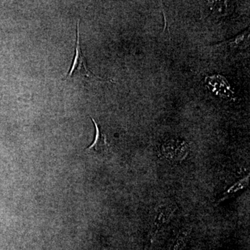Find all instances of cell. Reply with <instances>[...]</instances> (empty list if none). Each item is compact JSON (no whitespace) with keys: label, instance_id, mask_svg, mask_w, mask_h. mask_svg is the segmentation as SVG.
<instances>
[{"label":"cell","instance_id":"5b68a950","mask_svg":"<svg viewBox=\"0 0 250 250\" xmlns=\"http://www.w3.org/2000/svg\"><path fill=\"white\" fill-rule=\"evenodd\" d=\"M248 36H249V31H246L242 34H239L236 37L233 38L232 39H230L228 41H225V42L222 44H226L231 47H236L238 46L242 45L243 42H244L246 39H248Z\"/></svg>","mask_w":250,"mask_h":250},{"label":"cell","instance_id":"277c9868","mask_svg":"<svg viewBox=\"0 0 250 250\" xmlns=\"http://www.w3.org/2000/svg\"><path fill=\"white\" fill-rule=\"evenodd\" d=\"M249 175H248V177H244V178L237 182L236 184H233L232 187L229 188L228 191L225 192L224 196L222 197L221 200H219V202L224 201L226 199L229 198L230 197L232 196L236 192L248 187V184H249Z\"/></svg>","mask_w":250,"mask_h":250},{"label":"cell","instance_id":"8992f818","mask_svg":"<svg viewBox=\"0 0 250 250\" xmlns=\"http://www.w3.org/2000/svg\"><path fill=\"white\" fill-rule=\"evenodd\" d=\"M214 3L213 6V14L218 16V17L226 15L223 12V11H225V12L228 13V14L230 12L229 11L224 9L231 8V4L229 1H215Z\"/></svg>","mask_w":250,"mask_h":250},{"label":"cell","instance_id":"7a4b0ae2","mask_svg":"<svg viewBox=\"0 0 250 250\" xmlns=\"http://www.w3.org/2000/svg\"><path fill=\"white\" fill-rule=\"evenodd\" d=\"M162 150L166 157L170 160L179 161L185 159L188 147L183 141H169L163 146Z\"/></svg>","mask_w":250,"mask_h":250},{"label":"cell","instance_id":"3957f363","mask_svg":"<svg viewBox=\"0 0 250 250\" xmlns=\"http://www.w3.org/2000/svg\"><path fill=\"white\" fill-rule=\"evenodd\" d=\"M91 119L94 123V125H95V140H94L91 146H90L85 150H92V149H94V150L97 151V152H103V151L106 150L108 147L106 135L104 134L103 131H100V128H99L98 125L95 120H94V118H91Z\"/></svg>","mask_w":250,"mask_h":250},{"label":"cell","instance_id":"6da1fadb","mask_svg":"<svg viewBox=\"0 0 250 250\" xmlns=\"http://www.w3.org/2000/svg\"><path fill=\"white\" fill-rule=\"evenodd\" d=\"M80 20L77 21V41L76 47H75V56L72 62L71 67L69 72H67L66 76L62 79L65 81L67 79L73 76L74 75H82V76L86 77V78H93L95 80L103 81V82H108V81L104 80L101 77L96 76L95 74L90 71L87 65L86 59L83 52H82V47L80 43Z\"/></svg>","mask_w":250,"mask_h":250}]
</instances>
